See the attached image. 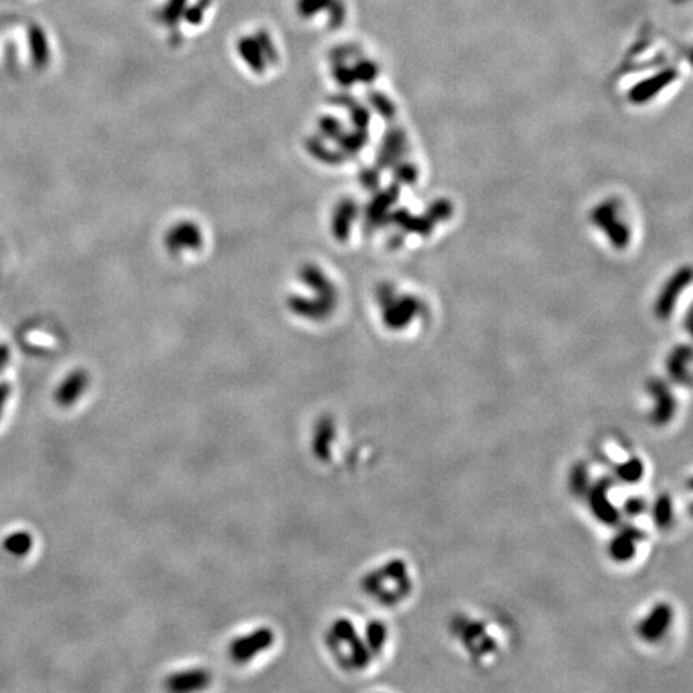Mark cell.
<instances>
[{"label":"cell","mask_w":693,"mask_h":693,"mask_svg":"<svg viewBox=\"0 0 693 693\" xmlns=\"http://www.w3.org/2000/svg\"><path fill=\"white\" fill-rule=\"evenodd\" d=\"M334 0H298V10L303 16L315 15L318 10L328 9L333 5Z\"/></svg>","instance_id":"obj_1"}]
</instances>
